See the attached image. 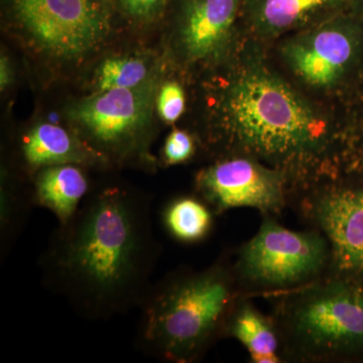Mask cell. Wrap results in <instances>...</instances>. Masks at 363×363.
<instances>
[{
	"label": "cell",
	"mask_w": 363,
	"mask_h": 363,
	"mask_svg": "<svg viewBox=\"0 0 363 363\" xmlns=\"http://www.w3.org/2000/svg\"><path fill=\"white\" fill-rule=\"evenodd\" d=\"M23 39L58 62H77L101 47L111 32L104 0H7Z\"/></svg>",
	"instance_id": "9c48e42d"
},
{
	"label": "cell",
	"mask_w": 363,
	"mask_h": 363,
	"mask_svg": "<svg viewBox=\"0 0 363 363\" xmlns=\"http://www.w3.org/2000/svg\"><path fill=\"white\" fill-rule=\"evenodd\" d=\"M161 255L150 198L121 186L89 193L40 259L47 288L81 317L107 321L140 307Z\"/></svg>",
	"instance_id": "7a4b0ae2"
},
{
	"label": "cell",
	"mask_w": 363,
	"mask_h": 363,
	"mask_svg": "<svg viewBox=\"0 0 363 363\" xmlns=\"http://www.w3.org/2000/svg\"><path fill=\"white\" fill-rule=\"evenodd\" d=\"M157 111L162 121L174 123L185 111L186 96L183 86L178 81H162L157 96Z\"/></svg>",
	"instance_id": "d6986e66"
},
{
	"label": "cell",
	"mask_w": 363,
	"mask_h": 363,
	"mask_svg": "<svg viewBox=\"0 0 363 363\" xmlns=\"http://www.w3.org/2000/svg\"><path fill=\"white\" fill-rule=\"evenodd\" d=\"M241 292L233 264L220 259L201 271L177 269L150 286L140 304L138 346L164 362L201 359Z\"/></svg>",
	"instance_id": "3957f363"
},
{
	"label": "cell",
	"mask_w": 363,
	"mask_h": 363,
	"mask_svg": "<svg viewBox=\"0 0 363 363\" xmlns=\"http://www.w3.org/2000/svg\"><path fill=\"white\" fill-rule=\"evenodd\" d=\"M223 336L240 341L252 362H284L281 337L274 318L257 309L248 296H240L234 303L224 325Z\"/></svg>",
	"instance_id": "5bb4252c"
},
{
	"label": "cell",
	"mask_w": 363,
	"mask_h": 363,
	"mask_svg": "<svg viewBox=\"0 0 363 363\" xmlns=\"http://www.w3.org/2000/svg\"><path fill=\"white\" fill-rule=\"evenodd\" d=\"M164 62L142 84L93 93L72 105L68 118L73 130L109 166H154L150 154L154 109L164 81Z\"/></svg>",
	"instance_id": "5b68a950"
},
{
	"label": "cell",
	"mask_w": 363,
	"mask_h": 363,
	"mask_svg": "<svg viewBox=\"0 0 363 363\" xmlns=\"http://www.w3.org/2000/svg\"><path fill=\"white\" fill-rule=\"evenodd\" d=\"M196 152L195 138L188 131L174 130L167 138L162 159L167 166H176L190 161Z\"/></svg>",
	"instance_id": "ffe728a7"
},
{
	"label": "cell",
	"mask_w": 363,
	"mask_h": 363,
	"mask_svg": "<svg viewBox=\"0 0 363 363\" xmlns=\"http://www.w3.org/2000/svg\"><path fill=\"white\" fill-rule=\"evenodd\" d=\"M213 215L197 196H182L164 207L162 222L177 240L193 243L206 238L211 230Z\"/></svg>",
	"instance_id": "2e32d148"
},
{
	"label": "cell",
	"mask_w": 363,
	"mask_h": 363,
	"mask_svg": "<svg viewBox=\"0 0 363 363\" xmlns=\"http://www.w3.org/2000/svg\"><path fill=\"white\" fill-rule=\"evenodd\" d=\"M350 0H243L242 30L259 45L350 9Z\"/></svg>",
	"instance_id": "7c38bea8"
},
{
	"label": "cell",
	"mask_w": 363,
	"mask_h": 363,
	"mask_svg": "<svg viewBox=\"0 0 363 363\" xmlns=\"http://www.w3.org/2000/svg\"><path fill=\"white\" fill-rule=\"evenodd\" d=\"M355 85L350 113L341 121L343 169L363 174V71Z\"/></svg>",
	"instance_id": "ac0fdd59"
},
{
	"label": "cell",
	"mask_w": 363,
	"mask_h": 363,
	"mask_svg": "<svg viewBox=\"0 0 363 363\" xmlns=\"http://www.w3.org/2000/svg\"><path fill=\"white\" fill-rule=\"evenodd\" d=\"M173 0H117L119 9L130 20L150 23L161 18Z\"/></svg>",
	"instance_id": "44dd1931"
},
{
	"label": "cell",
	"mask_w": 363,
	"mask_h": 363,
	"mask_svg": "<svg viewBox=\"0 0 363 363\" xmlns=\"http://www.w3.org/2000/svg\"><path fill=\"white\" fill-rule=\"evenodd\" d=\"M20 154L25 168L32 177L40 169L57 164H80L85 168L109 167L106 160L75 131L52 123L33 125L21 140Z\"/></svg>",
	"instance_id": "4fadbf2b"
},
{
	"label": "cell",
	"mask_w": 363,
	"mask_h": 363,
	"mask_svg": "<svg viewBox=\"0 0 363 363\" xmlns=\"http://www.w3.org/2000/svg\"><path fill=\"white\" fill-rule=\"evenodd\" d=\"M279 52L309 89L332 94L352 88L363 71V21L343 11L286 35Z\"/></svg>",
	"instance_id": "ba28073f"
},
{
	"label": "cell",
	"mask_w": 363,
	"mask_h": 363,
	"mask_svg": "<svg viewBox=\"0 0 363 363\" xmlns=\"http://www.w3.org/2000/svg\"><path fill=\"white\" fill-rule=\"evenodd\" d=\"M348 11L363 21V0H350Z\"/></svg>",
	"instance_id": "603a6c76"
},
{
	"label": "cell",
	"mask_w": 363,
	"mask_h": 363,
	"mask_svg": "<svg viewBox=\"0 0 363 363\" xmlns=\"http://www.w3.org/2000/svg\"><path fill=\"white\" fill-rule=\"evenodd\" d=\"M203 143L219 157L247 156L285 174L291 191L343 169L340 121L313 104L248 40L225 66Z\"/></svg>",
	"instance_id": "6da1fadb"
},
{
	"label": "cell",
	"mask_w": 363,
	"mask_h": 363,
	"mask_svg": "<svg viewBox=\"0 0 363 363\" xmlns=\"http://www.w3.org/2000/svg\"><path fill=\"white\" fill-rule=\"evenodd\" d=\"M243 0H176L172 49L186 68H221L241 47Z\"/></svg>",
	"instance_id": "8fae6325"
},
{
	"label": "cell",
	"mask_w": 363,
	"mask_h": 363,
	"mask_svg": "<svg viewBox=\"0 0 363 363\" xmlns=\"http://www.w3.org/2000/svg\"><path fill=\"white\" fill-rule=\"evenodd\" d=\"M289 200L303 221L326 238V274L363 284V174L342 169L291 191Z\"/></svg>",
	"instance_id": "52a82bcc"
},
{
	"label": "cell",
	"mask_w": 363,
	"mask_h": 363,
	"mask_svg": "<svg viewBox=\"0 0 363 363\" xmlns=\"http://www.w3.org/2000/svg\"><path fill=\"white\" fill-rule=\"evenodd\" d=\"M195 195L221 215L234 208H253L278 218L290 205L285 174L253 157L229 156L215 160L198 172Z\"/></svg>",
	"instance_id": "30bf717a"
},
{
	"label": "cell",
	"mask_w": 363,
	"mask_h": 363,
	"mask_svg": "<svg viewBox=\"0 0 363 363\" xmlns=\"http://www.w3.org/2000/svg\"><path fill=\"white\" fill-rule=\"evenodd\" d=\"M11 62L6 56H1V61H0V85H1V90H6L9 85L13 83V71L11 68Z\"/></svg>",
	"instance_id": "7402d4cb"
},
{
	"label": "cell",
	"mask_w": 363,
	"mask_h": 363,
	"mask_svg": "<svg viewBox=\"0 0 363 363\" xmlns=\"http://www.w3.org/2000/svg\"><path fill=\"white\" fill-rule=\"evenodd\" d=\"M161 61L140 52L108 57L98 66L95 73V92L142 84L154 73Z\"/></svg>",
	"instance_id": "e0dca14e"
},
{
	"label": "cell",
	"mask_w": 363,
	"mask_h": 363,
	"mask_svg": "<svg viewBox=\"0 0 363 363\" xmlns=\"http://www.w3.org/2000/svg\"><path fill=\"white\" fill-rule=\"evenodd\" d=\"M104 2H106L107 4H109V2L111 1V0H104Z\"/></svg>",
	"instance_id": "cb8c5ba5"
},
{
	"label": "cell",
	"mask_w": 363,
	"mask_h": 363,
	"mask_svg": "<svg viewBox=\"0 0 363 363\" xmlns=\"http://www.w3.org/2000/svg\"><path fill=\"white\" fill-rule=\"evenodd\" d=\"M88 194L89 182L80 164L47 167L33 176V205L50 210L59 224L70 220Z\"/></svg>",
	"instance_id": "9a60e30c"
},
{
	"label": "cell",
	"mask_w": 363,
	"mask_h": 363,
	"mask_svg": "<svg viewBox=\"0 0 363 363\" xmlns=\"http://www.w3.org/2000/svg\"><path fill=\"white\" fill-rule=\"evenodd\" d=\"M330 248L314 228L295 231L264 215L259 231L236 253L233 269L243 295H277L322 278Z\"/></svg>",
	"instance_id": "8992f818"
},
{
	"label": "cell",
	"mask_w": 363,
	"mask_h": 363,
	"mask_svg": "<svg viewBox=\"0 0 363 363\" xmlns=\"http://www.w3.org/2000/svg\"><path fill=\"white\" fill-rule=\"evenodd\" d=\"M284 362L363 363V284L325 274L277 295Z\"/></svg>",
	"instance_id": "277c9868"
}]
</instances>
